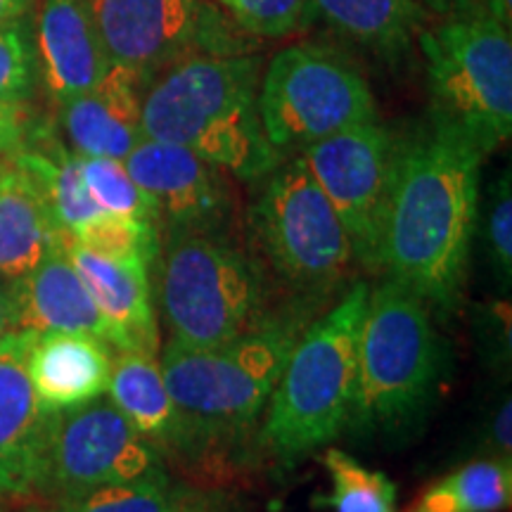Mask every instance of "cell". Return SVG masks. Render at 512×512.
<instances>
[{
	"label": "cell",
	"instance_id": "cell-1",
	"mask_svg": "<svg viewBox=\"0 0 512 512\" xmlns=\"http://www.w3.org/2000/svg\"><path fill=\"white\" fill-rule=\"evenodd\" d=\"M482 155L434 126L406 140L382 240V271L441 313L456 311L479 228Z\"/></svg>",
	"mask_w": 512,
	"mask_h": 512
},
{
	"label": "cell",
	"instance_id": "cell-2",
	"mask_svg": "<svg viewBox=\"0 0 512 512\" xmlns=\"http://www.w3.org/2000/svg\"><path fill=\"white\" fill-rule=\"evenodd\" d=\"M259 81L256 57H183L145 88V138L181 145L240 181H259L285 157L261 126Z\"/></svg>",
	"mask_w": 512,
	"mask_h": 512
},
{
	"label": "cell",
	"instance_id": "cell-3",
	"mask_svg": "<svg viewBox=\"0 0 512 512\" xmlns=\"http://www.w3.org/2000/svg\"><path fill=\"white\" fill-rule=\"evenodd\" d=\"M446 373L448 344L427 304L392 278L370 287L347 430L361 439L408 437L430 415Z\"/></svg>",
	"mask_w": 512,
	"mask_h": 512
},
{
	"label": "cell",
	"instance_id": "cell-4",
	"mask_svg": "<svg viewBox=\"0 0 512 512\" xmlns=\"http://www.w3.org/2000/svg\"><path fill=\"white\" fill-rule=\"evenodd\" d=\"M306 325V311L294 309L221 347L164 344V382L195 434L200 456L219 441L242 437L264 415Z\"/></svg>",
	"mask_w": 512,
	"mask_h": 512
},
{
	"label": "cell",
	"instance_id": "cell-5",
	"mask_svg": "<svg viewBox=\"0 0 512 512\" xmlns=\"http://www.w3.org/2000/svg\"><path fill=\"white\" fill-rule=\"evenodd\" d=\"M152 271L178 347H221L278 316L268 309L266 268L228 233H166Z\"/></svg>",
	"mask_w": 512,
	"mask_h": 512
},
{
	"label": "cell",
	"instance_id": "cell-6",
	"mask_svg": "<svg viewBox=\"0 0 512 512\" xmlns=\"http://www.w3.org/2000/svg\"><path fill=\"white\" fill-rule=\"evenodd\" d=\"M370 297L354 283L339 302L313 320L266 403L261 441L273 456L292 460L330 444L349 427L356 403L358 339Z\"/></svg>",
	"mask_w": 512,
	"mask_h": 512
},
{
	"label": "cell",
	"instance_id": "cell-7",
	"mask_svg": "<svg viewBox=\"0 0 512 512\" xmlns=\"http://www.w3.org/2000/svg\"><path fill=\"white\" fill-rule=\"evenodd\" d=\"M432 124L486 157L512 133V36L486 12L420 29Z\"/></svg>",
	"mask_w": 512,
	"mask_h": 512
},
{
	"label": "cell",
	"instance_id": "cell-8",
	"mask_svg": "<svg viewBox=\"0 0 512 512\" xmlns=\"http://www.w3.org/2000/svg\"><path fill=\"white\" fill-rule=\"evenodd\" d=\"M261 181L249 209L256 259L309 302L347 283L354 252L337 211L302 155L283 159Z\"/></svg>",
	"mask_w": 512,
	"mask_h": 512
},
{
	"label": "cell",
	"instance_id": "cell-9",
	"mask_svg": "<svg viewBox=\"0 0 512 512\" xmlns=\"http://www.w3.org/2000/svg\"><path fill=\"white\" fill-rule=\"evenodd\" d=\"M259 114L268 143L285 155L375 121L377 107L366 76L347 57L318 43H294L261 74Z\"/></svg>",
	"mask_w": 512,
	"mask_h": 512
},
{
	"label": "cell",
	"instance_id": "cell-10",
	"mask_svg": "<svg viewBox=\"0 0 512 512\" xmlns=\"http://www.w3.org/2000/svg\"><path fill=\"white\" fill-rule=\"evenodd\" d=\"M403 143L375 119L299 152L347 230L354 259L368 271H382L384 226Z\"/></svg>",
	"mask_w": 512,
	"mask_h": 512
},
{
	"label": "cell",
	"instance_id": "cell-11",
	"mask_svg": "<svg viewBox=\"0 0 512 512\" xmlns=\"http://www.w3.org/2000/svg\"><path fill=\"white\" fill-rule=\"evenodd\" d=\"M164 467V458L133 422L98 399L53 411L38 501L60 503L107 484L131 482Z\"/></svg>",
	"mask_w": 512,
	"mask_h": 512
},
{
	"label": "cell",
	"instance_id": "cell-12",
	"mask_svg": "<svg viewBox=\"0 0 512 512\" xmlns=\"http://www.w3.org/2000/svg\"><path fill=\"white\" fill-rule=\"evenodd\" d=\"M107 62L147 81L190 55L240 53L226 24L202 0H91Z\"/></svg>",
	"mask_w": 512,
	"mask_h": 512
},
{
	"label": "cell",
	"instance_id": "cell-13",
	"mask_svg": "<svg viewBox=\"0 0 512 512\" xmlns=\"http://www.w3.org/2000/svg\"><path fill=\"white\" fill-rule=\"evenodd\" d=\"M124 166L155 202L159 233H226L235 200L219 166L152 138L140 140Z\"/></svg>",
	"mask_w": 512,
	"mask_h": 512
},
{
	"label": "cell",
	"instance_id": "cell-14",
	"mask_svg": "<svg viewBox=\"0 0 512 512\" xmlns=\"http://www.w3.org/2000/svg\"><path fill=\"white\" fill-rule=\"evenodd\" d=\"M34 337L31 330H15L0 339V496L19 505L34 503L41 494L53 418L29 377Z\"/></svg>",
	"mask_w": 512,
	"mask_h": 512
},
{
	"label": "cell",
	"instance_id": "cell-15",
	"mask_svg": "<svg viewBox=\"0 0 512 512\" xmlns=\"http://www.w3.org/2000/svg\"><path fill=\"white\" fill-rule=\"evenodd\" d=\"M150 81L110 64L98 86L60 102V124L74 155L124 159L143 133V95Z\"/></svg>",
	"mask_w": 512,
	"mask_h": 512
},
{
	"label": "cell",
	"instance_id": "cell-16",
	"mask_svg": "<svg viewBox=\"0 0 512 512\" xmlns=\"http://www.w3.org/2000/svg\"><path fill=\"white\" fill-rule=\"evenodd\" d=\"M64 245L81 283L86 285L110 330L112 349L157 356L162 339L152 302L150 268L110 259L76 242L64 240Z\"/></svg>",
	"mask_w": 512,
	"mask_h": 512
},
{
	"label": "cell",
	"instance_id": "cell-17",
	"mask_svg": "<svg viewBox=\"0 0 512 512\" xmlns=\"http://www.w3.org/2000/svg\"><path fill=\"white\" fill-rule=\"evenodd\" d=\"M36 53L50 95L60 102L98 86L110 69L91 0H36Z\"/></svg>",
	"mask_w": 512,
	"mask_h": 512
},
{
	"label": "cell",
	"instance_id": "cell-18",
	"mask_svg": "<svg viewBox=\"0 0 512 512\" xmlns=\"http://www.w3.org/2000/svg\"><path fill=\"white\" fill-rule=\"evenodd\" d=\"M12 294L17 330L79 332L110 344V330L81 283L64 240L57 242L29 273L12 280Z\"/></svg>",
	"mask_w": 512,
	"mask_h": 512
},
{
	"label": "cell",
	"instance_id": "cell-19",
	"mask_svg": "<svg viewBox=\"0 0 512 512\" xmlns=\"http://www.w3.org/2000/svg\"><path fill=\"white\" fill-rule=\"evenodd\" d=\"M112 347L79 332H36L29 349V377L46 411H64L107 394Z\"/></svg>",
	"mask_w": 512,
	"mask_h": 512
},
{
	"label": "cell",
	"instance_id": "cell-20",
	"mask_svg": "<svg viewBox=\"0 0 512 512\" xmlns=\"http://www.w3.org/2000/svg\"><path fill=\"white\" fill-rule=\"evenodd\" d=\"M107 392L145 441L157 448L159 456H200L188 420L171 399L157 356L119 351L114 356Z\"/></svg>",
	"mask_w": 512,
	"mask_h": 512
},
{
	"label": "cell",
	"instance_id": "cell-21",
	"mask_svg": "<svg viewBox=\"0 0 512 512\" xmlns=\"http://www.w3.org/2000/svg\"><path fill=\"white\" fill-rule=\"evenodd\" d=\"M62 240L41 188L12 155L0 171V275L22 278Z\"/></svg>",
	"mask_w": 512,
	"mask_h": 512
},
{
	"label": "cell",
	"instance_id": "cell-22",
	"mask_svg": "<svg viewBox=\"0 0 512 512\" xmlns=\"http://www.w3.org/2000/svg\"><path fill=\"white\" fill-rule=\"evenodd\" d=\"M311 12L384 60L411 50L425 17L418 0H311Z\"/></svg>",
	"mask_w": 512,
	"mask_h": 512
},
{
	"label": "cell",
	"instance_id": "cell-23",
	"mask_svg": "<svg viewBox=\"0 0 512 512\" xmlns=\"http://www.w3.org/2000/svg\"><path fill=\"white\" fill-rule=\"evenodd\" d=\"M512 501V463L472 460L427 486L403 512H501Z\"/></svg>",
	"mask_w": 512,
	"mask_h": 512
},
{
	"label": "cell",
	"instance_id": "cell-24",
	"mask_svg": "<svg viewBox=\"0 0 512 512\" xmlns=\"http://www.w3.org/2000/svg\"><path fill=\"white\" fill-rule=\"evenodd\" d=\"M183 484L174 482L166 467L131 482L107 484L88 494L50 505L48 512H169Z\"/></svg>",
	"mask_w": 512,
	"mask_h": 512
},
{
	"label": "cell",
	"instance_id": "cell-25",
	"mask_svg": "<svg viewBox=\"0 0 512 512\" xmlns=\"http://www.w3.org/2000/svg\"><path fill=\"white\" fill-rule=\"evenodd\" d=\"M323 465L332 482L328 503L335 512H396V484L349 453L328 448Z\"/></svg>",
	"mask_w": 512,
	"mask_h": 512
},
{
	"label": "cell",
	"instance_id": "cell-26",
	"mask_svg": "<svg viewBox=\"0 0 512 512\" xmlns=\"http://www.w3.org/2000/svg\"><path fill=\"white\" fill-rule=\"evenodd\" d=\"M67 242H76V245L93 249V252L110 256V259L140 264L152 271L159 247H162V233L150 221L100 214L76 230Z\"/></svg>",
	"mask_w": 512,
	"mask_h": 512
},
{
	"label": "cell",
	"instance_id": "cell-27",
	"mask_svg": "<svg viewBox=\"0 0 512 512\" xmlns=\"http://www.w3.org/2000/svg\"><path fill=\"white\" fill-rule=\"evenodd\" d=\"M79 171L93 202L114 216H131V219L150 221L159 228L155 202L147 192L133 181L121 159L110 157H79Z\"/></svg>",
	"mask_w": 512,
	"mask_h": 512
},
{
	"label": "cell",
	"instance_id": "cell-28",
	"mask_svg": "<svg viewBox=\"0 0 512 512\" xmlns=\"http://www.w3.org/2000/svg\"><path fill=\"white\" fill-rule=\"evenodd\" d=\"M41 67H38L34 31L24 19L0 24V102L24 105L34 98Z\"/></svg>",
	"mask_w": 512,
	"mask_h": 512
},
{
	"label": "cell",
	"instance_id": "cell-29",
	"mask_svg": "<svg viewBox=\"0 0 512 512\" xmlns=\"http://www.w3.org/2000/svg\"><path fill=\"white\" fill-rule=\"evenodd\" d=\"M240 29L256 36H285L306 27L311 0H216Z\"/></svg>",
	"mask_w": 512,
	"mask_h": 512
},
{
	"label": "cell",
	"instance_id": "cell-30",
	"mask_svg": "<svg viewBox=\"0 0 512 512\" xmlns=\"http://www.w3.org/2000/svg\"><path fill=\"white\" fill-rule=\"evenodd\" d=\"M484 245L489 266L505 290L512 280V183L510 171L491 185L484 209Z\"/></svg>",
	"mask_w": 512,
	"mask_h": 512
},
{
	"label": "cell",
	"instance_id": "cell-31",
	"mask_svg": "<svg viewBox=\"0 0 512 512\" xmlns=\"http://www.w3.org/2000/svg\"><path fill=\"white\" fill-rule=\"evenodd\" d=\"M169 512H245V505L230 491L183 484Z\"/></svg>",
	"mask_w": 512,
	"mask_h": 512
},
{
	"label": "cell",
	"instance_id": "cell-32",
	"mask_svg": "<svg viewBox=\"0 0 512 512\" xmlns=\"http://www.w3.org/2000/svg\"><path fill=\"white\" fill-rule=\"evenodd\" d=\"M29 143V112L17 102H0V152H17Z\"/></svg>",
	"mask_w": 512,
	"mask_h": 512
},
{
	"label": "cell",
	"instance_id": "cell-33",
	"mask_svg": "<svg viewBox=\"0 0 512 512\" xmlns=\"http://www.w3.org/2000/svg\"><path fill=\"white\" fill-rule=\"evenodd\" d=\"M484 446L491 448L494 458H512V403L508 396H505V401H501V406L496 408V413L491 415L489 427H486Z\"/></svg>",
	"mask_w": 512,
	"mask_h": 512
},
{
	"label": "cell",
	"instance_id": "cell-34",
	"mask_svg": "<svg viewBox=\"0 0 512 512\" xmlns=\"http://www.w3.org/2000/svg\"><path fill=\"white\" fill-rule=\"evenodd\" d=\"M422 8H430L437 15L453 19L465 17L472 12H484V0H418Z\"/></svg>",
	"mask_w": 512,
	"mask_h": 512
},
{
	"label": "cell",
	"instance_id": "cell-35",
	"mask_svg": "<svg viewBox=\"0 0 512 512\" xmlns=\"http://www.w3.org/2000/svg\"><path fill=\"white\" fill-rule=\"evenodd\" d=\"M17 330L15 318V294H12V280L0 275V339Z\"/></svg>",
	"mask_w": 512,
	"mask_h": 512
},
{
	"label": "cell",
	"instance_id": "cell-36",
	"mask_svg": "<svg viewBox=\"0 0 512 512\" xmlns=\"http://www.w3.org/2000/svg\"><path fill=\"white\" fill-rule=\"evenodd\" d=\"M36 0H0V24L17 22V19H27L34 10Z\"/></svg>",
	"mask_w": 512,
	"mask_h": 512
},
{
	"label": "cell",
	"instance_id": "cell-37",
	"mask_svg": "<svg viewBox=\"0 0 512 512\" xmlns=\"http://www.w3.org/2000/svg\"><path fill=\"white\" fill-rule=\"evenodd\" d=\"M484 12L505 29H512V0H484Z\"/></svg>",
	"mask_w": 512,
	"mask_h": 512
},
{
	"label": "cell",
	"instance_id": "cell-38",
	"mask_svg": "<svg viewBox=\"0 0 512 512\" xmlns=\"http://www.w3.org/2000/svg\"><path fill=\"white\" fill-rule=\"evenodd\" d=\"M0 512H17V510H15V503L8 501V498L0 496Z\"/></svg>",
	"mask_w": 512,
	"mask_h": 512
},
{
	"label": "cell",
	"instance_id": "cell-39",
	"mask_svg": "<svg viewBox=\"0 0 512 512\" xmlns=\"http://www.w3.org/2000/svg\"><path fill=\"white\" fill-rule=\"evenodd\" d=\"M12 155H15V152H0V171L12 162Z\"/></svg>",
	"mask_w": 512,
	"mask_h": 512
},
{
	"label": "cell",
	"instance_id": "cell-40",
	"mask_svg": "<svg viewBox=\"0 0 512 512\" xmlns=\"http://www.w3.org/2000/svg\"><path fill=\"white\" fill-rule=\"evenodd\" d=\"M17 512H48V510L46 508H38V505H34V503H24Z\"/></svg>",
	"mask_w": 512,
	"mask_h": 512
}]
</instances>
